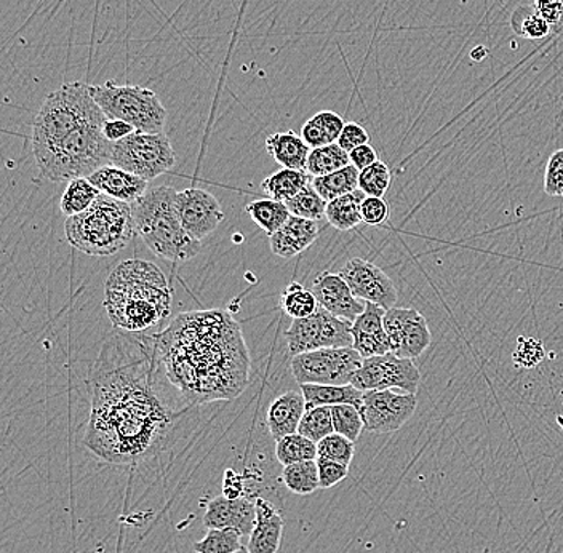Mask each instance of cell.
<instances>
[{
    "mask_svg": "<svg viewBox=\"0 0 563 553\" xmlns=\"http://www.w3.org/2000/svg\"><path fill=\"white\" fill-rule=\"evenodd\" d=\"M91 410L84 445L115 466L143 463L164 449L188 401L167 378L156 333L119 331L106 341L88 373ZM179 392V390H178Z\"/></svg>",
    "mask_w": 563,
    "mask_h": 553,
    "instance_id": "cell-1",
    "label": "cell"
},
{
    "mask_svg": "<svg viewBox=\"0 0 563 553\" xmlns=\"http://www.w3.org/2000/svg\"><path fill=\"white\" fill-rule=\"evenodd\" d=\"M156 344L167 378L188 405L234 400L249 386L244 333L223 309L181 313L156 333Z\"/></svg>",
    "mask_w": 563,
    "mask_h": 553,
    "instance_id": "cell-2",
    "label": "cell"
},
{
    "mask_svg": "<svg viewBox=\"0 0 563 553\" xmlns=\"http://www.w3.org/2000/svg\"><path fill=\"white\" fill-rule=\"evenodd\" d=\"M108 115L86 82L63 84L38 109L33 125V153L38 170L51 181L90 178L111 164V141L103 126Z\"/></svg>",
    "mask_w": 563,
    "mask_h": 553,
    "instance_id": "cell-3",
    "label": "cell"
},
{
    "mask_svg": "<svg viewBox=\"0 0 563 553\" xmlns=\"http://www.w3.org/2000/svg\"><path fill=\"white\" fill-rule=\"evenodd\" d=\"M103 306L115 329L146 333L172 312V287L156 264L126 259L104 281Z\"/></svg>",
    "mask_w": 563,
    "mask_h": 553,
    "instance_id": "cell-4",
    "label": "cell"
},
{
    "mask_svg": "<svg viewBox=\"0 0 563 553\" xmlns=\"http://www.w3.org/2000/svg\"><path fill=\"white\" fill-rule=\"evenodd\" d=\"M176 193L170 186L147 189L144 196L132 203L136 234L147 248L172 263H185L199 255L202 243L188 234L178 210Z\"/></svg>",
    "mask_w": 563,
    "mask_h": 553,
    "instance_id": "cell-5",
    "label": "cell"
},
{
    "mask_svg": "<svg viewBox=\"0 0 563 553\" xmlns=\"http://www.w3.org/2000/svg\"><path fill=\"white\" fill-rule=\"evenodd\" d=\"M65 232L70 245L86 255H115L136 235L132 203L101 193L88 210L66 220Z\"/></svg>",
    "mask_w": 563,
    "mask_h": 553,
    "instance_id": "cell-6",
    "label": "cell"
},
{
    "mask_svg": "<svg viewBox=\"0 0 563 553\" xmlns=\"http://www.w3.org/2000/svg\"><path fill=\"white\" fill-rule=\"evenodd\" d=\"M90 93L108 119L135 126L136 132L162 133L167 122V109L156 91L141 86H119L109 82L90 86Z\"/></svg>",
    "mask_w": 563,
    "mask_h": 553,
    "instance_id": "cell-7",
    "label": "cell"
},
{
    "mask_svg": "<svg viewBox=\"0 0 563 553\" xmlns=\"http://www.w3.org/2000/svg\"><path fill=\"white\" fill-rule=\"evenodd\" d=\"M176 164L175 151L164 133L135 132L111 146V165L153 181Z\"/></svg>",
    "mask_w": 563,
    "mask_h": 553,
    "instance_id": "cell-8",
    "label": "cell"
},
{
    "mask_svg": "<svg viewBox=\"0 0 563 553\" xmlns=\"http://www.w3.org/2000/svg\"><path fill=\"white\" fill-rule=\"evenodd\" d=\"M362 362L354 347H330L295 355L290 366L298 384L344 386L351 384Z\"/></svg>",
    "mask_w": 563,
    "mask_h": 553,
    "instance_id": "cell-9",
    "label": "cell"
},
{
    "mask_svg": "<svg viewBox=\"0 0 563 553\" xmlns=\"http://www.w3.org/2000/svg\"><path fill=\"white\" fill-rule=\"evenodd\" d=\"M352 323L319 308L306 319H297L285 333L291 355L330 347H352Z\"/></svg>",
    "mask_w": 563,
    "mask_h": 553,
    "instance_id": "cell-10",
    "label": "cell"
},
{
    "mask_svg": "<svg viewBox=\"0 0 563 553\" xmlns=\"http://www.w3.org/2000/svg\"><path fill=\"white\" fill-rule=\"evenodd\" d=\"M421 373L411 358L397 357L394 352L364 358L351 384L362 392L367 390H400L417 394Z\"/></svg>",
    "mask_w": 563,
    "mask_h": 553,
    "instance_id": "cell-11",
    "label": "cell"
},
{
    "mask_svg": "<svg viewBox=\"0 0 563 553\" xmlns=\"http://www.w3.org/2000/svg\"><path fill=\"white\" fill-rule=\"evenodd\" d=\"M418 408L417 394L397 390H367L362 400L361 414L365 431L390 433L400 431Z\"/></svg>",
    "mask_w": 563,
    "mask_h": 553,
    "instance_id": "cell-12",
    "label": "cell"
},
{
    "mask_svg": "<svg viewBox=\"0 0 563 553\" xmlns=\"http://www.w3.org/2000/svg\"><path fill=\"white\" fill-rule=\"evenodd\" d=\"M385 330L390 352L402 358L421 357L431 346L432 334L424 316L411 308H393L386 311Z\"/></svg>",
    "mask_w": 563,
    "mask_h": 553,
    "instance_id": "cell-13",
    "label": "cell"
},
{
    "mask_svg": "<svg viewBox=\"0 0 563 553\" xmlns=\"http://www.w3.org/2000/svg\"><path fill=\"white\" fill-rule=\"evenodd\" d=\"M352 294L365 302H375L386 311L396 308L397 288L385 270L367 259L352 258L340 270Z\"/></svg>",
    "mask_w": 563,
    "mask_h": 553,
    "instance_id": "cell-14",
    "label": "cell"
},
{
    "mask_svg": "<svg viewBox=\"0 0 563 553\" xmlns=\"http://www.w3.org/2000/svg\"><path fill=\"white\" fill-rule=\"evenodd\" d=\"M176 210L189 235L196 241L209 237L224 221V211L217 197L203 189H185L176 193Z\"/></svg>",
    "mask_w": 563,
    "mask_h": 553,
    "instance_id": "cell-15",
    "label": "cell"
},
{
    "mask_svg": "<svg viewBox=\"0 0 563 553\" xmlns=\"http://www.w3.org/2000/svg\"><path fill=\"white\" fill-rule=\"evenodd\" d=\"M311 290L320 308L347 322L354 323L355 319L365 311V301L352 294L350 285L340 273L333 274L329 270L320 273Z\"/></svg>",
    "mask_w": 563,
    "mask_h": 553,
    "instance_id": "cell-16",
    "label": "cell"
},
{
    "mask_svg": "<svg viewBox=\"0 0 563 553\" xmlns=\"http://www.w3.org/2000/svg\"><path fill=\"white\" fill-rule=\"evenodd\" d=\"M256 521V504L246 498L228 499L218 496L206 507L203 524L209 530H235L241 537H250Z\"/></svg>",
    "mask_w": 563,
    "mask_h": 553,
    "instance_id": "cell-17",
    "label": "cell"
},
{
    "mask_svg": "<svg viewBox=\"0 0 563 553\" xmlns=\"http://www.w3.org/2000/svg\"><path fill=\"white\" fill-rule=\"evenodd\" d=\"M386 309L375 302H365V311L352 323V347L362 358L376 357L390 352L385 330Z\"/></svg>",
    "mask_w": 563,
    "mask_h": 553,
    "instance_id": "cell-18",
    "label": "cell"
},
{
    "mask_svg": "<svg viewBox=\"0 0 563 553\" xmlns=\"http://www.w3.org/2000/svg\"><path fill=\"white\" fill-rule=\"evenodd\" d=\"M319 232V221L306 220V218L291 214L287 223L282 225L276 234L271 235V252L279 258H295L316 242Z\"/></svg>",
    "mask_w": 563,
    "mask_h": 553,
    "instance_id": "cell-19",
    "label": "cell"
},
{
    "mask_svg": "<svg viewBox=\"0 0 563 553\" xmlns=\"http://www.w3.org/2000/svg\"><path fill=\"white\" fill-rule=\"evenodd\" d=\"M256 521L249 537V549L252 553H277L284 534V517L273 502L256 498Z\"/></svg>",
    "mask_w": 563,
    "mask_h": 553,
    "instance_id": "cell-20",
    "label": "cell"
},
{
    "mask_svg": "<svg viewBox=\"0 0 563 553\" xmlns=\"http://www.w3.org/2000/svg\"><path fill=\"white\" fill-rule=\"evenodd\" d=\"M88 179L104 196L126 203H133L141 196H144L147 192V183H150L140 178V176L114 167V165H106V167L95 172Z\"/></svg>",
    "mask_w": 563,
    "mask_h": 553,
    "instance_id": "cell-21",
    "label": "cell"
},
{
    "mask_svg": "<svg viewBox=\"0 0 563 553\" xmlns=\"http://www.w3.org/2000/svg\"><path fill=\"white\" fill-rule=\"evenodd\" d=\"M306 410H308V407H306L301 390L299 392L290 390V392L277 397L267 408L266 414L267 428H269L273 439L277 442L284 436L297 433L299 422H301Z\"/></svg>",
    "mask_w": 563,
    "mask_h": 553,
    "instance_id": "cell-22",
    "label": "cell"
},
{
    "mask_svg": "<svg viewBox=\"0 0 563 553\" xmlns=\"http://www.w3.org/2000/svg\"><path fill=\"white\" fill-rule=\"evenodd\" d=\"M266 151L282 168L302 172H306L308 157L311 154V147L294 130L267 136Z\"/></svg>",
    "mask_w": 563,
    "mask_h": 553,
    "instance_id": "cell-23",
    "label": "cell"
},
{
    "mask_svg": "<svg viewBox=\"0 0 563 553\" xmlns=\"http://www.w3.org/2000/svg\"><path fill=\"white\" fill-rule=\"evenodd\" d=\"M305 396L306 407H334V405H354L361 410L364 392L352 384L344 386H323V384H299Z\"/></svg>",
    "mask_w": 563,
    "mask_h": 553,
    "instance_id": "cell-24",
    "label": "cell"
},
{
    "mask_svg": "<svg viewBox=\"0 0 563 553\" xmlns=\"http://www.w3.org/2000/svg\"><path fill=\"white\" fill-rule=\"evenodd\" d=\"M344 125L346 122L336 112L320 111L302 125L301 136L311 150H317V147L338 143Z\"/></svg>",
    "mask_w": 563,
    "mask_h": 553,
    "instance_id": "cell-25",
    "label": "cell"
},
{
    "mask_svg": "<svg viewBox=\"0 0 563 553\" xmlns=\"http://www.w3.org/2000/svg\"><path fill=\"white\" fill-rule=\"evenodd\" d=\"M312 179L314 178L308 172L282 168L276 174L267 176L262 183V188L269 199L287 202V200L294 199L298 192H301L306 186L311 185Z\"/></svg>",
    "mask_w": 563,
    "mask_h": 553,
    "instance_id": "cell-26",
    "label": "cell"
},
{
    "mask_svg": "<svg viewBox=\"0 0 563 553\" xmlns=\"http://www.w3.org/2000/svg\"><path fill=\"white\" fill-rule=\"evenodd\" d=\"M365 197L367 196L357 189L332 200L327 206V221L338 231H351V229L357 228L362 223L361 208Z\"/></svg>",
    "mask_w": 563,
    "mask_h": 553,
    "instance_id": "cell-27",
    "label": "cell"
},
{
    "mask_svg": "<svg viewBox=\"0 0 563 553\" xmlns=\"http://www.w3.org/2000/svg\"><path fill=\"white\" fill-rule=\"evenodd\" d=\"M245 211L252 218L253 223L260 225L266 232L267 237L276 234L291 217L285 202L274 199L253 200L245 207Z\"/></svg>",
    "mask_w": 563,
    "mask_h": 553,
    "instance_id": "cell-28",
    "label": "cell"
},
{
    "mask_svg": "<svg viewBox=\"0 0 563 553\" xmlns=\"http://www.w3.org/2000/svg\"><path fill=\"white\" fill-rule=\"evenodd\" d=\"M358 176H361V172L351 164L347 167L341 168V170L333 172V174L317 176V178L312 179V186H314L317 192L327 202H332L338 197H343L357 190Z\"/></svg>",
    "mask_w": 563,
    "mask_h": 553,
    "instance_id": "cell-29",
    "label": "cell"
},
{
    "mask_svg": "<svg viewBox=\"0 0 563 553\" xmlns=\"http://www.w3.org/2000/svg\"><path fill=\"white\" fill-rule=\"evenodd\" d=\"M100 196V189L91 185L90 179L76 178L68 183V188L63 192L59 208L66 217H76L93 206L95 200Z\"/></svg>",
    "mask_w": 563,
    "mask_h": 553,
    "instance_id": "cell-30",
    "label": "cell"
},
{
    "mask_svg": "<svg viewBox=\"0 0 563 553\" xmlns=\"http://www.w3.org/2000/svg\"><path fill=\"white\" fill-rule=\"evenodd\" d=\"M276 457L282 466L287 467L291 464L305 463V461H316L319 457L317 443L309 440L301 433H291L277 440Z\"/></svg>",
    "mask_w": 563,
    "mask_h": 553,
    "instance_id": "cell-31",
    "label": "cell"
},
{
    "mask_svg": "<svg viewBox=\"0 0 563 553\" xmlns=\"http://www.w3.org/2000/svg\"><path fill=\"white\" fill-rule=\"evenodd\" d=\"M351 165L350 153L343 150L338 143L329 144V146L317 147L311 150L308 157L306 172L317 178V176H325L333 172Z\"/></svg>",
    "mask_w": 563,
    "mask_h": 553,
    "instance_id": "cell-32",
    "label": "cell"
},
{
    "mask_svg": "<svg viewBox=\"0 0 563 553\" xmlns=\"http://www.w3.org/2000/svg\"><path fill=\"white\" fill-rule=\"evenodd\" d=\"M282 482L294 495L308 496L320 488L319 467L316 461L291 464L282 471Z\"/></svg>",
    "mask_w": 563,
    "mask_h": 553,
    "instance_id": "cell-33",
    "label": "cell"
},
{
    "mask_svg": "<svg viewBox=\"0 0 563 553\" xmlns=\"http://www.w3.org/2000/svg\"><path fill=\"white\" fill-rule=\"evenodd\" d=\"M280 308L291 319H306L320 308L316 295L299 281H291L280 295Z\"/></svg>",
    "mask_w": 563,
    "mask_h": 553,
    "instance_id": "cell-34",
    "label": "cell"
},
{
    "mask_svg": "<svg viewBox=\"0 0 563 553\" xmlns=\"http://www.w3.org/2000/svg\"><path fill=\"white\" fill-rule=\"evenodd\" d=\"M510 27L514 33L528 41H540L552 31L551 24L534 12L533 5L519 7L510 18Z\"/></svg>",
    "mask_w": 563,
    "mask_h": 553,
    "instance_id": "cell-35",
    "label": "cell"
},
{
    "mask_svg": "<svg viewBox=\"0 0 563 553\" xmlns=\"http://www.w3.org/2000/svg\"><path fill=\"white\" fill-rule=\"evenodd\" d=\"M291 214L299 218H306V220L320 221L325 218L327 202L319 192H317L314 186L308 185L301 192H298L294 199L285 202Z\"/></svg>",
    "mask_w": 563,
    "mask_h": 553,
    "instance_id": "cell-36",
    "label": "cell"
},
{
    "mask_svg": "<svg viewBox=\"0 0 563 553\" xmlns=\"http://www.w3.org/2000/svg\"><path fill=\"white\" fill-rule=\"evenodd\" d=\"M333 432L332 407L308 408L301 422H299L298 433L308 436L309 440L316 443Z\"/></svg>",
    "mask_w": 563,
    "mask_h": 553,
    "instance_id": "cell-37",
    "label": "cell"
},
{
    "mask_svg": "<svg viewBox=\"0 0 563 553\" xmlns=\"http://www.w3.org/2000/svg\"><path fill=\"white\" fill-rule=\"evenodd\" d=\"M393 183V174L385 162L378 161L361 172L358 189L367 197H385Z\"/></svg>",
    "mask_w": 563,
    "mask_h": 553,
    "instance_id": "cell-38",
    "label": "cell"
},
{
    "mask_svg": "<svg viewBox=\"0 0 563 553\" xmlns=\"http://www.w3.org/2000/svg\"><path fill=\"white\" fill-rule=\"evenodd\" d=\"M241 533L235 530H209L202 541L194 542L196 553H235L242 548Z\"/></svg>",
    "mask_w": 563,
    "mask_h": 553,
    "instance_id": "cell-39",
    "label": "cell"
},
{
    "mask_svg": "<svg viewBox=\"0 0 563 553\" xmlns=\"http://www.w3.org/2000/svg\"><path fill=\"white\" fill-rule=\"evenodd\" d=\"M334 432L357 442L361 433L365 431L361 410L354 405H334L332 407Z\"/></svg>",
    "mask_w": 563,
    "mask_h": 553,
    "instance_id": "cell-40",
    "label": "cell"
},
{
    "mask_svg": "<svg viewBox=\"0 0 563 553\" xmlns=\"http://www.w3.org/2000/svg\"><path fill=\"white\" fill-rule=\"evenodd\" d=\"M354 443L352 440L346 439V436L340 435V433H330L329 436L317 443L319 457H325V460L350 467L352 460H354Z\"/></svg>",
    "mask_w": 563,
    "mask_h": 553,
    "instance_id": "cell-41",
    "label": "cell"
},
{
    "mask_svg": "<svg viewBox=\"0 0 563 553\" xmlns=\"http://www.w3.org/2000/svg\"><path fill=\"white\" fill-rule=\"evenodd\" d=\"M544 358V346L534 338H519L512 361L519 368H534Z\"/></svg>",
    "mask_w": 563,
    "mask_h": 553,
    "instance_id": "cell-42",
    "label": "cell"
},
{
    "mask_svg": "<svg viewBox=\"0 0 563 553\" xmlns=\"http://www.w3.org/2000/svg\"><path fill=\"white\" fill-rule=\"evenodd\" d=\"M544 192L551 197L563 196V150L549 157L544 172Z\"/></svg>",
    "mask_w": 563,
    "mask_h": 553,
    "instance_id": "cell-43",
    "label": "cell"
},
{
    "mask_svg": "<svg viewBox=\"0 0 563 553\" xmlns=\"http://www.w3.org/2000/svg\"><path fill=\"white\" fill-rule=\"evenodd\" d=\"M317 467H319L320 488L322 489L333 488L350 474V467L325 460V457H317Z\"/></svg>",
    "mask_w": 563,
    "mask_h": 553,
    "instance_id": "cell-44",
    "label": "cell"
},
{
    "mask_svg": "<svg viewBox=\"0 0 563 553\" xmlns=\"http://www.w3.org/2000/svg\"><path fill=\"white\" fill-rule=\"evenodd\" d=\"M362 223L367 225H382L389 220V206L382 197H365L361 208Z\"/></svg>",
    "mask_w": 563,
    "mask_h": 553,
    "instance_id": "cell-45",
    "label": "cell"
},
{
    "mask_svg": "<svg viewBox=\"0 0 563 553\" xmlns=\"http://www.w3.org/2000/svg\"><path fill=\"white\" fill-rule=\"evenodd\" d=\"M369 143V135L367 130L357 122H346L343 132H341L338 144L343 147L346 153L357 150L358 146Z\"/></svg>",
    "mask_w": 563,
    "mask_h": 553,
    "instance_id": "cell-46",
    "label": "cell"
},
{
    "mask_svg": "<svg viewBox=\"0 0 563 553\" xmlns=\"http://www.w3.org/2000/svg\"><path fill=\"white\" fill-rule=\"evenodd\" d=\"M534 12L544 18L552 30H559L563 24V0H534Z\"/></svg>",
    "mask_w": 563,
    "mask_h": 553,
    "instance_id": "cell-47",
    "label": "cell"
},
{
    "mask_svg": "<svg viewBox=\"0 0 563 553\" xmlns=\"http://www.w3.org/2000/svg\"><path fill=\"white\" fill-rule=\"evenodd\" d=\"M350 158L351 164L354 165L358 172L365 170L369 165L376 164V162L379 161L378 153H376L375 147L369 143L351 151Z\"/></svg>",
    "mask_w": 563,
    "mask_h": 553,
    "instance_id": "cell-48",
    "label": "cell"
},
{
    "mask_svg": "<svg viewBox=\"0 0 563 553\" xmlns=\"http://www.w3.org/2000/svg\"><path fill=\"white\" fill-rule=\"evenodd\" d=\"M135 132V126L123 121H115V119H108L103 126V135L106 140L111 141V143H118V141L126 139V136Z\"/></svg>",
    "mask_w": 563,
    "mask_h": 553,
    "instance_id": "cell-49",
    "label": "cell"
},
{
    "mask_svg": "<svg viewBox=\"0 0 563 553\" xmlns=\"http://www.w3.org/2000/svg\"><path fill=\"white\" fill-rule=\"evenodd\" d=\"M244 477L239 475L238 472L232 471V468H229L227 474H224L223 496H227L228 499L244 498Z\"/></svg>",
    "mask_w": 563,
    "mask_h": 553,
    "instance_id": "cell-50",
    "label": "cell"
},
{
    "mask_svg": "<svg viewBox=\"0 0 563 553\" xmlns=\"http://www.w3.org/2000/svg\"><path fill=\"white\" fill-rule=\"evenodd\" d=\"M235 553H252V552H250V551H249V549H246V548H241V549H239V551H238V552H235Z\"/></svg>",
    "mask_w": 563,
    "mask_h": 553,
    "instance_id": "cell-51",
    "label": "cell"
},
{
    "mask_svg": "<svg viewBox=\"0 0 563 553\" xmlns=\"http://www.w3.org/2000/svg\"><path fill=\"white\" fill-rule=\"evenodd\" d=\"M562 199H563V196H562Z\"/></svg>",
    "mask_w": 563,
    "mask_h": 553,
    "instance_id": "cell-52",
    "label": "cell"
}]
</instances>
